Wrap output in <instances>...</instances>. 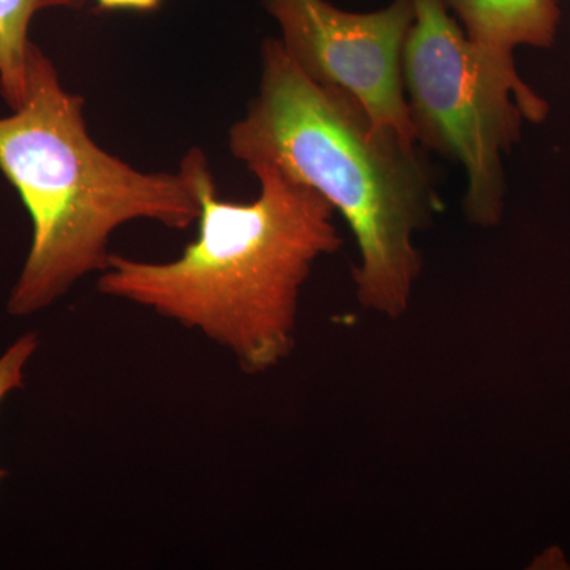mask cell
I'll return each instance as SVG.
<instances>
[{
    "label": "cell",
    "instance_id": "cell-1",
    "mask_svg": "<svg viewBox=\"0 0 570 570\" xmlns=\"http://www.w3.org/2000/svg\"><path fill=\"white\" fill-rule=\"evenodd\" d=\"M179 168L200 202L197 238L168 262L111 254L97 291L200 333L249 376L268 373L294 352L314 265L343 245L335 208L272 164L247 165L261 184L249 204L219 197L200 149Z\"/></svg>",
    "mask_w": 570,
    "mask_h": 570
},
{
    "label": "cell",
    "instance_id": "cell-2",
    "mask_svg": "<svg viewBox=\"0 0 570 570\" xmlns=\"http://www.w3.org/2000/svg\"><path fill=\"white\" fill-rule=\"evenodd\" d=\"M417 145L377 126L351 94L311 80L276 39L262 45L258 94L228 134L235 159L275 165L346 219L360 250L356 298L390 318L407 311L422 269L414 236L441 208Z\"/></svg>",
    "mask_w": 570,
    "mask_h": 570
},
{
    "label": "cell",
    "instance_id": "cell-3",
    "mask_svg": "<svg viewBox=\"0 0 570 570\" xmlns=\"http://www.w3.org/2000/svg\"><path fill=\"white\" fill-rule=\"evenodd\" d=\"M82 105L32 43L28 94L13 115L0 118V171L32 223L31 249L7 303L10 316L40 313L82 277L100 275L121 225L154 220L186 230L200 216L181 168L145 174L104 151L86 129Z\"/></svg>",
    "mask_w": 570,
    "mask_h": 570
},
{
    "label": "cell",
    "instance_id": "cell-4",
    "mask_svg": "<svg viewBox=\"0 0 570 570\" xmlns=\"http://www.w3.org/2000/svg\"><path fill=\"white\" fill-rule=\"evenodd\" d=\"M412 2L403 81L415 140L464 168V213L491 227L504 212L502 156L520 141L524 121H546L549 104L521 80L513 56L469 40L444 0Z\"/></svg>",
    "mask_w": 570,
    "mask_h": 570
},
{
    "label": "cell",
    "instance_id": "cell-5",
    "mask_svg": "<svg viewBox=\"0 0 570 570\" xmlns=\"http://www.w3.org/2000/svg\"><path fill=\"white\" fill-rule=\"evenodd\" d=\"M285 51L311 80L355 97L381 127L415 141L403 81V52L415 21L412 0L352 13L326 0H264Z\"/></svg>",
    "mask_w": 570,
    "mask_h": 570
},
{
    "label": "cell",
    "instance_id": "cell-6",
    "mask_svg": "<svg viewBox=\"0 0 570 570\" xmlns=\"http://www.w3.org/2000/svg\"><path fill=\"white\" fill-rule=\"evenodd\" d=\"M468 39L513 56L519 47L550 48L561 22L560 0H444Z\"/></svg>",
    "mask_w": 570,
    "mask_h": 570
},
{
    "label": "cell",
    "instance_id": "cell-7",
    "mask_svg": "<svg viewBox=\"0 0 570 570\" xmlns=\"http://www.w3.org/2000/svg\"><path fill=\"white\" fill-rule=\"evenodd\" d=\"M85 0H0V94L11 110L28 94L29 24L41 10L80 9Z\"/></svg>",
    "mask_w": 570,
    "mask_h": 570
},
{
    "label": "cell",
    "instance_id": "cell-8",
    "mask_svg": "<svg viewBox=\"0 0 570 570\" xmlns=\"http://www.w3.org/2000/svg\"><path fill=\"white\" fill-rule=\"evenodd\" d=\"M39 348V335L26 333L0 355V404L14 390L24 387V371ZM7 472L0 469V485Z\"/></svg>",
    "mask_w": 570,
    "mask_h": 570
},
{
    "label": "cell",
    "instance_id": "cell-9",
    "mask_svg": "<svg viewBox=\"0 0 570 570\" xmlns=\"http://www.w3.org/2000/svg\"><path fill=\"white\" fill-rule=\"evenodd\" d=\"M96 3L102 11H154L163 6V0H96Z\"/></svg>",
    "mask_w": 570,
    "mask_h": 570
}]
</instances>
